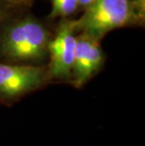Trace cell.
Segmentation results:
<instances>
[{
	"mask_svg": "<svg viewBox=\"0 0 145 146\" xmlns=\"http://www.w3.org/2000/svg\"><path fill=\"white\" fill-rule=\"evenodd\" d=\"M53 32L31 13L14 12L0 27V61L44 65Z\"/></svg>",
	"mask_w": 145,
	"mask_h": 146,
	"instance_id": "1",
	"label": "cell"
},
{
	"mask_svg": "<svg viewBox=\"0 0 145 146\" xmlns=\"http://www.w3.org/2000/svg\"><path fill=\"white\" fill-rule=\"evenodd\" d=\"M75 30L100 41L114 29L127 26H140L132 0H95L73 20Z\"/></svg>",
	"mask_w": 145,
	"mask_h": 146,
	"instance_id": "2",
	"label": "cell"
},
{
	"mask_svg": "<svg viewBox=\"0 0 145 146\" xmlns=\"http://www.w3.org/2000/svg\"><path fill=\"white\" fill-rule=\"evenodd\" d=\"M50 83L47 66L0 61V103L12 105Z\"/></svg>",
	"mask_w": 145,
	"mask_h": 146,
	"instance_id": "3",
	"label": "cell"
},
{
	"mask_svg": "<svg viewBox=\"0 0 145 146\" xmlns=\"http://www.w3.org/2000/svg\"><path fill=\"white\" fill-rule=\"evenodd\" d=\"M76 37L77 32L73 20H69L68 18L60 19L48 46L46 66L50 83H71Z\"/></svg>",
	"mask_w": 145,
	"mask_h": 146,
	"instance_id": "4",
	"label": "cell"
},
{
	"mask_svg": "<svg viewBox=\"0 0 145 146\" xmlns=\"http://www.w3.org/2000/svg\"><path fill=\"white\" fill-rule=\"evenodd\" d=\"M105 61L106 56L100 41L77 33L71 84L81 89L102 70Z\"/></svg>",
	"mask_w": 145,
	"mask_h": 146,
	"instance_id": "5",
	"label": "cell"
},
{
	"mask_svg": "<svg viewBox=\"0 0 145 146\" xmlns=\"http://www.w3.org/2000/svg\"><path fill=\"white\" fill-rule=\"evenodd\" d=\"M51 18H68L78 10V0H51Z\"/></svg>",
	"mask_w": 145,
	"mask_h": 146,
	"instance_id": "6",
	"label": "cell"
},
{
	"mask_svg": "<svg viewBox=\"0 0 145 146\" xmlns=\"http://www.w3.org/2000/svg\"><path fill=\"white\" fill-rule=\"evenodd\" d=\"M23 3L13 0H0V27L7 18L15 12V10Z\"/></svg>",
	"mask_w": 145,
	"mask_h": 146,
	"instance_id": "7",
	"label": "cell"
},
{
	"mask_svg": "<svg viewBox=\"0 0 145 146\" xmlns=\"http://www.w3.org/2000/svg\"><path fill=\"white\" fill-rule=\"evenodd\" d=\"M95 0H78V10H83L87 9L89 6H91Z\"/></svg>",
	"mask_w": 145,
	"mask_h": 146,
	"instance_id": "8",
	"label": "cell"
},
{
	"mask_svg": "<svg viewBox=\"0 0 145 146\" xmlns=\"http://www.w3.org/2000/svg\"><path fill=\"white\" fill-rule=\"evenodd\" d=\"M13 1H17V2H21V3H24V2H28L29 0H13Z\"/></svg>",
	"mask_w": 145,
	"mask_h": 146,
	"instance_id": "9",
	"label": "cell"
}]
</instances>
